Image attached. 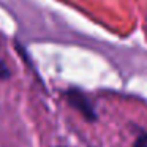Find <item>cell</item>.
I'll return each mask as SVG.
<instances>
[{
    "mask_svg": "<svg viewBox=\"0 0 147 147\" xmlns=\"http://www.w3.org/2000/svg\"><path fill=\"white\" fill-rule=\"evenodd\" d=\"M65 96H67V100H68V103H70L71 108H74L76 111H79L81 114L84 115V119H87V120H95L96 119V112L93 111L92 103L89 101V98H87L82 92L71 89V90H68V92L65 93Z\"/></svg>",
    "mask_w": 147,
    "mask_h": 147,
    "instance_id": "obj_1",
    "label": "cell"
},
{
    "mask_svg": "<svg viewBox=\"0 0 147 147\" xmlns=\"http://www.w3.org/2000/svg\"><path fill=\"white\" fill-rule=\"evenodd\" d=\"M133 147H147V133H142L136 138Z\"/></svg>",
    "mask_w": 147,
    "mask_h": 147,
    "instance_id": "obj_2",
    "label": "cell"
},
{
    "mask_svg": "<svg viewBox=\"0 0 147 147\" xmlns=\"http://www.w3.org/2000/svg\"><path fill=\"white\" fill-rule=\"evenodd\" d=\"M10 76V70H8V65L3 60H0V79H7Z\"/></svg>",
    "mask_w": 147,
    "mask_h": 147,
    "instance_id": "obj_3",
    "label": "cell"
}]
</instances>
